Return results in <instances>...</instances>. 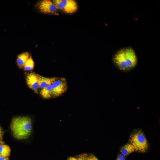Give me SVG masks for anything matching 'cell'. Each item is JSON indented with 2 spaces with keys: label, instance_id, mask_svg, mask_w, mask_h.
<instances>
[{
  "label": "cell",
  "instance_id": "e0dca14e",
  "mask_svg": "<svg viewBox=\"0 0 160 160\" xmlns=\"http://www.w3.org/2000/svg\"><path fill=\"white\" fill-rule=\"evenodd\" d=\"M86 160H99L95 155L91 154L87 157Z\"/></svg>",
  "mask_w": 160,
  "mask_h": 160
},
{
  "label": "cell",
  "instance_id": "277c9868",
  "mask_svg": "<svg viewBox=\"0 0 160 160\" xmlns=\"http://www.w3.org/2000/svg\"><path fill=\"white\" fill-rule=\"evenodd\" d=\"M68 88L66 80L64 77L57 78L52 84V97L62 95L67 91Z\"/></svg>",
  "mask_w": 160,
  "mask_h": 160
},
{
  "label": "cell",
  "instance_id": "4fadbf2b",
  "mask_svg": "<svg viewBox=\"0 0 160 160\" xmlns=\"http://www.w3.org/2000/svg\"><path fill=\"white\" fill-rule=\"evenodd\" d=\"M11 150L9 147L7 145L0 144V154L1 156L8 157L10 155Z\"/></svg>",
  "mask_w": 160,
  "mask_h": 160
},
{
  "label": "cell",
  "instance_id": "ba28073f",
  "mask_svg": "<svg viewBox=\"0 0 160 160\" xmlns=\"http://www.w3.org/2000/svg\"><path fill=\"white\" fill-rule=\"evenodd\" d=\"M63 5V11L68 14L76 12L78 9L77 2L74 0H62Z\"/></svg>",
  "mask_w": 160,
  "mask_h": 160
},
{
  "label": "cell",
  "instance_id": "ffe728a7",
  "mask_svg": "<svg viewBox=\"0 0 160 160\" xmlns=\"http://www.w3.org/2000/svg\"><path fill=\"white\" fill-rule=\"evenodd\" d=\"M0 160H9V159L8 157H5L2 156H0Z\"/></svg>",
  "mask_w": 160,
  "mask_h": 160
},
{
  "label": "cell",
  "instance_id": "603a6c76",
  "mask_svg": "<svg viewBox=\"0 0 160 160\" xmlns=\"http://www.w3.org/2000/svg\"><path fill=\"white\" fill-rule=\"evenodd\" d=\"M0 156H1V155H0Z\"/></svg>",
  "mask_w": 160,
  "mask_h": 160
},
{
  "label": "cell",
  "instance_id": "5bb4252c",
  "mask_svg": "<svg viewBox=\"0 0 160 160\" xmlns=\"http://www.w3.org/2000/svg\"><path fill=\"white\" fill-rule=\"evenodd\" d=\"M34 67V62L31 56H30L29 58L25 62L24 67V70L29 71L33 69Z\"/></svg>",
  "mask_w": 160,
  "mask_h": 160
},
{
  "label": "cell",
  "instance_id": "52a82bcc",
  "mask_svg": "<svg viewBox=\"0 0 160 160\" xmlns=\"http://www.w3.org/2000/svg\"><path fill=\"white\" fill-rule=\"evenodd\" d=\"M38 75L34 72H31L28 74L25 78L28 87L36 94L38 93L39 89Z\"/></svg>",
  "mask_w": 160,
  "mask_h": 160
},
{
  "label": "cell",
  "instance_id": "30bf717a",
  "mask_svg": "<svg viewBox=\"0 0 160 160\" xmlns=\"http://www.w3.org/2000/svg\"><path fill=\"white\" fill-rule=\"evenodd\" d=\"M30 56L29 53L28 52H23L18 55L17 63L18 66L20 68H23L25 62Z\"/></svg>",
  "mask_w": 160,
  "mask_h": 160
},
{
  "label": "cell",
  "instance_id": "8992f818",
  "mask_svg": "<svg viewBox=\"0 0 160 160\" xmlns=\"http://www.w3.org/2000/svg\"><path fill=\"white\" fill-rule=\"evenodd\" d=\"M125 56L127 65L130 69L137 65V59L134 50L131 47L124 49Z\"/></svg>",
  "mask_w": 160,
  "mask_h": 160
},
{
  "label": "cell",
  "instance_id": "ac0fdd59",
  "mask_svg": "<svg viewBox=\"0 0 160 160\" xmlns=\"http://www.w3.org/2000/svg\"><path fill=\"white\" fill-rule=\"evenodd\" d=\"M4 132L2 128L0 126V140L2 139Z\"/></svg>",
  "mask_w": 160,
  "mask_h": 160
},
{
  "label": "cell",
  "instance_id": "7402d4cb",
  "mask_svg": "<svg viewBox=\"0 0 160 160\" xmlns=\"http://www.w3.org/2000/svg\"><path fill=\"white\" fill-rule=\"evenodd\" d=\"M3 142H2L1 140H0V144H3Z\"/></svg>",
  "mask_w": 160,
  "mask_h": 160
},
{
  "label": "cell",
  "instance_id": "44dd1931",
  "mask_svg": "<svg viewBox=\"0 0 160 160\" xmlns=\"http://www.w3.org/2000/svg\"><path fill=\"white\" fill-rule=\"evenodd\" d=\"M68 160H77V159L76 158L71 156L68 159Z\"/></svg>",
  "mask_w": 160,
  "mask_h": 160
},
{
  "label": "cell",
  "instance_id": "3957f363",
  "mask_svg": "<svg viewBox=\"0 0 160 160\" xmlns=\"http://www.w3.org/2000/svg\"><path fill=\"white\" fill-rule=\"evenodd\" d=\"M35 7L41 13L54 15H58V9L50 0H42L37 2Z\"/></svg>",
  "mask_w": 160,
  "mask_h": 160
},
{
  "label": "cell",
  "instance_id": "9a60e30c",
  "mask_svg": "<svg viewBox=\"0 0 160 160\" xmlns=\"http://www.w3.org/2000/svg\"><path fill=\"white\" fill-rule=\"evenodd\" d=\"M52 1L58 9L63 10V5L62 0H53Z\"/></svg>",
  "mask_w": 160,
  "mask_h": 160
},
{
  "label": "cell",
  "instance_id": "7a4b0ae2",
  "mask_svg": "<svg viewBox=\"0 0 160 160\" xmlns=\"http://www.w3.org/2000/svg\"><path fill=\"white\" fill-rule=\"evenodd\" d=\"M129 141L136 151L144 153L148 150L147 141L143 133L140 130L136 131L132 133Z\"/></svg>",
  "mask_w": 160,
  "mask_h": 160
},
{
  "label": "cell",
  "instance_id": "9c48e42d",
  "mask_svg": "<svg viewBox=\"0 0 160 160\" xmlns=\"http://www.w3.org/2000/svg\"><path fill=\"white\" fill-rule=\"evenodd\" d=\"M57 78L56 77L51 78L46 77L39 75L38 83L39 89L41 90L48 85L52 84Z\"/></svg>",
  "mask_w": 160,
  "mask_h": 160
},
{
  "label": "cell",
  "instance_id": "8fae6325",
  "mask_svg": "<svg viewBox=\"0 0 160 160\" xmlns=\"http://www.w3.org/2000/svg\"><path fill=\"white\" fill-rule=\"evenodd\" d=\"M52 84L49 85L41 90L40 94L44 99H48L52 97Z\"/></svg>",
  "mask_w": 160,
  "mask_h": 160
},
{
  "label": "cell",
  "instance_id": "5b68a950",
  "mask_svg": "<svg viewBox=\"0 0 160 160\" xmlns=\"http://www.w3.org/2000/svg\"><path fill=\"white\" fill-rule=\"evenodd\" d=\"M113 61L120 70L125 71L130 70L126 60L124 48L122 49L117 52L114 56Z\"/></svg>",
  "mask_w": 160,
  "mask_h": 160
},
{
  "label": "cell",
  "instance_id": "7c38bea8",
  "mask_svg": "<svg viewBox=\"0 0 160 160\" xmlns=\"http://www.w3.org/2000/svg\"><path fill=\"white\" fill-rule=\"evenodd\" d=\"M135 151L134 147L131 144L127 143L123 146L121 149V152L124 156H127Z\"/></svg>",
  "mask_w": 160,
  "mask_h": 160
},
{
  "label": "cell",
  "instance_id": "d6986e66",
  "mask_svg": "<svg viewBox=\"0 0 160 160\" xmlns=\"http://www.w3.org/2000/svg\"><path fill=\"white\" fill-rule=\"evenodd\" d=\"M116 160H125L124 156L122 154L118 155Z\"/></svg>",
  "mask_w": 160,
  "mask_h": 160
},
{
  "label": "cell",
  "instance_id": "2e32d148",
  "mask_svg": "<svg viewBox=\"0 0 160 160\" xmlns=\"http://www.w3.org/2000/svg\"><path fill=\"white\" fill-rule=\"evenodd\" d=\"M87 155L86 154H83L79 155L77 158V160H86Z\"/></svg>",
  "mask_w": 160,
  "mask_h": 160
},
{
  "label": "cell",
  "instance_id": "6da1fadb",
  "mask_svg": "<svg viewBox=\"0 0 160 160\" xmlns=\"http://www.w3.org/2000/svg\"><path fill=\"white\" fill-rule=\"evenodd\" d=\"M32 121L28 116H18L13 118L10 126L14 137L21 140L28 138L32 129Z\"/></svg>",
  "mask_w": 160,
  "mask_h": 160
}]
</instances>
